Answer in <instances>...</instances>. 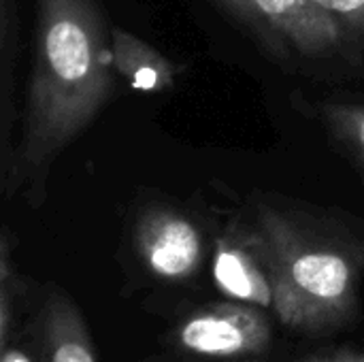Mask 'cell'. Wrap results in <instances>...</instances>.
<instances>
[{"mask_svg":"<svg viewBox=\"0 0 364 362\" xmlns=\"http://www.w3.org/2000/svg\"><path fill=\"white\" fill-rule=\"evenodd\" d=\"M113 90L111 28L100 2L36 0L26 107L2 196L21 194L38 209L58 158L92 126Z\"/></svg>","mask_w":364,"mask_h":362,"instance_id":"obj_1","label":"cell"},{"mask_svg":"<svg viewBox=\"0 0 364 362\" xmlns=\"http://www.w3.org/2000/svg\"><path fill=\"white\" fill-rule=\"evenodd\" d=\"M173 346L198 361L243 362L264 356L273 344L269 309L224 299L203 305L179 320Z\"/></svg>","mask_w":364,"mask_h":362,"instance_id":"obj_4","label":"cell"},{"mask_svg":"<svg viewBox=\"0 0 364 362\" xmlns=\"http://www.w3.org/2000/svg\"><path fill=\"white\" fill-rule=\"evenodd\" d=\"M258 6L282 43L290 70L303 68L320 75L360 70L363 45L354 43L311 0H258Z\"/></svg>","mask_w":364,"mask_h":362,"instance_id":"obj_5","label":"cell"},{"mask_svg":"<svg viewBox=\"0 0 364 362\" xmlns=\"http://www.w3.org/2000/svg\"><path fill=\"white\" fill-rule=\"evenodd\" d=\"M314 113L337 145L364 171V102L322 100L316 102Z\"/></svg>","mask_w":364,"mask_h":362,"instance_id":"obj_11","label":"cell"},{"mask_svg":"<svg viewBox=\"0 0 364 362\" xmlns=\"http://www.w3.org/2000/svg\"><path fill=\"white\" fill-rule=\"evenodd\" d=\"M111 58L115 75L143 94L171 92L186 70L158 47L124 28H111Z\"/></svg>","mask_w":364,"mask_h":362,"instance_id":"obj_8","label":"cell"},{"mask_svg":"<svg viewBox=\"0 0 364 362\" xmlns=\"http://www.w3.org/2000/svg\"><path fill=\"white\" fill-rule=\"evenodd\" d=\"M314 6L333 19L354 43L364 47V0H311Z\"/></svg>","mask_w":364,"mask_h":362,"instance_id":"obj_13","label":"cell"},{"mask_svg":"<svg viewBox=\"0 0 364 362\" xmlns=\"http://www.w3.org/2000/svg\"><path fill=\"white\" fill-rule=\"evenodd\" d=\"M17 239L4 226L0 235V348H4L17 333L21 305L30 294V280L23 277L15 260Z\"/></svg>","mask_w":364,"mask_h":362,"instance_id":"obj_10","label":"cell"},{"mask_svg":"<svg viewBox=\"0 0 364 362\" xmlns=\"http://www.w3.org/2000/svg\"><path fill=\"white\" fill-rule=\"evenodd\" d=\"M130 247L139 267L162 284H188L211 262L213 241L186 207L151 201L130 222Z\"/></svg>","mask_w":364,"mask_h":362,"instance_id":"obj_3","label":"cell"},{"mask_svg":"<svg viewBox=\"0 0 364 362\" xmlns=\"http://www.w3.org/2000/svg\"><path fill=\"white\" fill-rule=\"evenodd\" d=\"M30 326L23 335H13V339L2 348V362H41V350H38V335L34 324V337H28Z\"/></svg>","mask_w":364,"mask_h":362,"instance_id":"obj_14","label":"cell"},{"mask_svg":"<svg viewBox=\"0 0 364 362\" xmlns=\"http://www.w3.org/2000/svg\"><path fill=\"white\" fill-rule=\"evenodd\" d=\"M247 211L273 254L277 320L307 337L350 326L360 312L363 224L273 192L254 194Z\"/></svg>","mask_w":364,"mask_h":362,"instance_id":"obj_2","label":"cell"},{"mask_svg":"<svg viewBox=\"0 0 364 362\" xmlns=\"http://www.w3.org/2000/svg\"><path fill=\"white\" fill-rule=\"evenodd\" d=\"M34 324L41 362H98L85 316L60 286H47Z\"/></svg>","mask_w":364,"mask_h":362,"instance_id":"obj_7","label":"cell"},{"mask_svg":"<svg viewBox=\"0 0 364 362\" xmlns=\"http://www.w3.org/2000/svg\"><path fill=\"white\" fill-rule=\"evenodd\" d=\"M211 277L226 299L273 312L275 262L264 233L247 209L230 218L213 239Z\"/></svg>","mask_w":364,"mask_h":362,"instance_id":"obj_6","label":"cell"},{"mask_svg":"<svg viewBox=\"0 0 364 362\" xmlns=\"http://www.w3.org/2000/svg\"><path fill=\"white\" fill-rule=\"evenodd\" d=\"M264 53H269L277 64L290 68L286 51L282 47V43L277 41V36L273 34V30L269 28L258 0H213Z\"/></svg>","mask_w":364,"mask_h":362,"instance_id":"obj_12","label":"cell"},{"mask_svg":"<svg viewBox=\"0 0 364 362\" xmlns=\"http://www.w3.org/2000/svg\"><path fill=\"white\" fill-rule=\"evenodd\" d=\"M299 362H364L363 352H356V350H331V352H324V354H316L311 358H303Z\"/></svg>","mask_w":364,"mask_h":362,"instance_id":"obj_15","label":"cell"},{"mask_svg":"<svg viewBox=\"0 0 364 362\" xmlns=\"http://www.w3.org/2000/svg\"><path fill=\"white\" fill-rule=\"evenodd\" d=\"M17 60H19V2L0 0V181L6 179L17 147V139H15Z\"/></svg>","mask_w":364,"mask_h":362,"instance_id":"obj_9","label":"cell"}]
</instances>
